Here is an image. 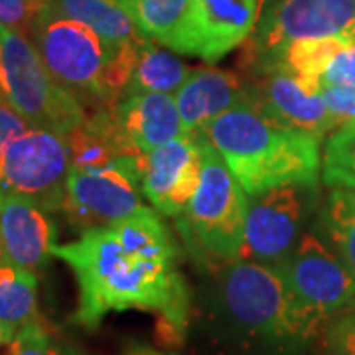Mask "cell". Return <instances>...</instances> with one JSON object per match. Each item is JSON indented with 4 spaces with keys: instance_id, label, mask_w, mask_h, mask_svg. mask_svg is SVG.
<instances>
[{
    "instance_id": "obj_1",
    "label": "cell",
    "mask_w": 355,
    "mask_h": 355,
    "mask_svg": "<svg viewBox=\"0 0 355 355\" xmlns=\"http://www.w3.org/2000/svg\"><path fill=\"white\" fill-rule=\"evenodd\" d=\"M53 257L73 270L79 304L73 320L95 330L111 312L142 310L158 318L160 340L182 343L190 318V288L178 266L170 231L146 205L109 227L55 245Z\"/></svg>"
},
{
    "instance_id": "obj_2",
    "label": "cell",
    "mask_w": 355,
    "mask_h": 355,
    "mask_svg": "<svg viewBox=\"0 0 355 355\" xmlns=\"http://www.w3.org/2000/svg\"><path fill=\"white\" fill-rule=\"evenodd\" d=\"M203 132L247 196L254 198L282 184H318L322 139L280 125L253 103L219 114Z\"/></svg>"
},
{
    "instance_id": "obj_3",
    "label": "cell",
    "mask_w": 355,
    "mask_h": 355,
    "mask_svg": "<svg viewBox=\"0 0 355 355\" xmlns=\"http://www.w3.org/2000/svg\"><path fill=\"white\" fill-rule=\"evenodd\" d=\"M219 302L239 334L270 355H296L308 345L294 324L291 300L275 265L231 261L219 277Z\"/></svg>"
},
{
    "instance_id": "obj_4",
    "label": "cell",
    "mask_w": 355,
    "mask_h": 355,
    "mask_svg": "<svg viewBox=\"0 0 355 355\" xmlns=\"http://www.w3.org/2000/svg\"><path fill=\"white\" fill-rule=\"evenodd\" d=\"M32 42L51 76L79 101L95 109L121 101L123 95L114 83V53L91 28L44 6Z\"/></svg>"
},
{
    "instance_id": "obj_5",
    "label": "cell",
    "mask_w": 355,
    "mask_h": 355,
    "mask_svg": "<svg viewBox=\"0 0 355 355\" xmlns=\"http://www.w3.org/2000/svg\"><path fill=\"white\" fill-rule=\"evenodd\" d=\"M275 266L288 294L294 324L306 343L322 336L334 318L355 304V277L314 233H304Z\"/></svg>"
},
{
    "instance_id": "obj_6",
    "label": "cell",
    "mask_w": 355,
    "mask_h": 355,
    "mask_svg": "<svg viewBox=\"0 0 355 355\" xmlns=\"http://www.w3.org/2000/svg\"><path fill=\"white\" fill-rule=\"evenodd\" d=\"M0 97L30 127L71 132L85 119V107L51 76L38 48L26 34L0 24Z\"/></svg>"
},
{
    "instance_id": "obj_7",
    "label": "cell",
    "mask_w": 355,
    "mask_h": 355,
    "mask_svg": "<svg viewBox=\"0 0 355 355\" xmlns=\"http://www.w3.org/2000/svg\"><path fill=\"white\" fill-rule=\"evenodd\" d=\"M202 156L200 188L188 205L191 233L205 253L231 263L239 259L245 239L247 191L205 132H202Z\"/></svg>"
},
{
    "instance_id": "obj_8",
    "label": "cell",
    "mask_w": 355,
    "mask_h": 355,
    "mask_svg": "<svg viewBox=\"0 0 355 355\" xmlns=\"http://www.w3.org/2000/svg\"><path fill=\"white\" fill-rule=\"evenodd\" d=\"M69 170L67 135L30 127L2 154L0 193H20L46 211H60L64 209Z\"/></svg>"
},
{
    "instance_id": "obj_9",
    "label": "cell",
    "mask_w": 355,
    "mask_h": 355,
    "mask_svg": "<svg viewBox=\"0 0 355 355\" xmlns=\"http://www.w3.org/2000/svg\"><path fill=\"white\" fill-rule=\"evenodd\" d=\"M304 38L355 44V0H277L263 10L249 44L251 65L275 62L288 44Z\"/></svg>"
},
{
    "instance_id": "obj_10",
    "label": "cell",
    "mask_w": 355,
    "mask_h": 355,
    "mask_svg": "<svg viewBox=\"0 0 355 355\" xmlns=\"http://www.w3.org/2000/svg\"><path fill=\"white\" fill-rule=\"evenodd\" d=\"M142 158L125 156L103 170L71 168L64 203L67 219L89 231L114 225L140 211L144 207L140 202Z\"/></svg>"
},
{
    "instance_id": "obj_11",
    "label": "cell",
    "mask_w": 355,
    "mask_h": 355,
    "mask_svg": "<svg viewBox=\"0 0 355 355\" xmlns=\"http://www.w3.org/2000/svg\"><path fill=\"white\" fill-rule=\"evenodd\" d=\"M316 191L318 184H282L254 196L239 259L266 265L282 261L302 239Z\"/></svg>"
},
{
    "instance_id": "obj_12",
    "label": "cell",
    "mask_w": 355,
    "mask_h": 355,
    "mask_svg": "<svg viewBox=\"0 0 355 355\" xmlns=\"http://www.w3.org/2000/svg\"><path fill=\"white\" fill-rule=\"evenodd\" d=\"M259 20V0H188L180 24L162 46L217 62L251 38Z\"/></svg>"
},
{
    "instance_id": "obj_13",
    "label": "cell",
    "mask_w": 355,
    "mask_h": 355,
    "mask_svg": "<svg viewBox=\"0 0 355 355\" xmlns=\"http://www.w3.org/2000/svg\"><path fill=\"white\" fill-rule=\"evenodd\" d=\"M253 79L247 85L251 101L266 116L288 128H296L318 139L334 132L342 123L331 113L322 93H310L280 64H261L249 67Z\"/></svg>"
},
{
    "instance_id": "obj_14",
    "label": "cell",
    "mask_w": 355,
    "mask_h": 355,
    "mask_svg": "<svg viewBox=\"0 0 355 355\" xmlns=\"http://www.w3.org/2000/svg\"><path fill=\"white\" fill-rule=\"evenodd\" d=\"M202 132L182 135L142 158V193L154 209L176 217L190 205L202 180Z\"/></svg>"
},
{
    "instance_id": "obj_15",
    "label": "cell",
    "mask_w": 355,
    "mask_h": 355,
    "mask_svg": "<svg viewBox=\"0 0 355 355\" xmlns=\"http://www.w3.org/2000/svg\"><path fill=\"white\" fill-rule=\"evenodd\" d=\"M58 241V229L46 209L20 193L0 200V261L42 272Z\"/></svg>"
},
{
    "instance_id": "obj_16",
    "label": "cell",
    "mask_w": 355,
    "mask_h": 355,
    "mask_svg": "<svg viewBox=\"0 0 355 355\" xmlns=\"http://www.w3.org/2000/svg\"><path fill=\"white\" fill-rule=\"evenodd\" d=\"M51 12L91 28L114 53V83L125 97L139 53L146 36L116 0H50ZM121 97V99H123Z\"/></svg>"
},
{
    "instance_id": "obj_17",
    "label": "cell",
    "mask_w": 355,
    "mask_h": 355,
    "mask_svg": "<svg viewBox=\"0 0 355 355\" xmlns=\"http://www.w3.org/2000/svg\"><path fill=\"white\" fill-rule=\"evenodd\" d=\"M247 103H253L247 83H243L237 73L216 67L193 69L176 93L178 111L186 135L203 132L219 114Z\"/></svg>"
},
{
    "instance_id": "obj_18",
    "label": "cell",
    "mask_w": 355,
    "mask_h": 355,
    "mask_svg": "<svg viewBox=\"0 0 355 355\" xmlns=\"http://www.w3.org/2000/svg\"><path fill=\"white\" fill-rule=\"evenodd\" d=\"M114 111L130 144L142 156L186 135L178 111L176 97L168 93L146 91L125 95L114 105Z\"/></svg>"
},
{
    "instance_id": "obj_19",
    "label": "cell",
    "mask_w": 355,
    "mask_h": 355,
    "mask_svg": "<svg viewBox=\"0 0 355 355\" xmlns=\"http://www.w3.org/2000/svg\"><path fill=\"white\" fill-rule=\"evenodd\" d=\"M71 168L103 170L125 156H142L130 144L113 107H99L79 127L67 132Z\"/></svg>"
},
{
    "instance_id": "obj_20",
    "label": "cell",
    "mask_w": 355,
    "mask_h": 355,
    "mask_svg": "<svg viewBox=\"0 0 355 355\" xmlns=\"http://www.w3.org/2000/svg\"><path fill=\"white\" fill-rule=\"evenodd\" d=\"M191 71L193 69L178 60L174 53L164 51L154 44V40L146 38L140 44L125 95L146 91L176 95Z\"/></svg>"
},
{
    "instance_id": "obj_21",
    "label": "cell",
    "mask_w": 355,
    "mask_h": 355,
    "mask_svg": "<svg viewBox=\"0 0 355 355\" xmlns=\"http://www.w3.org/2000/svg\"><path fill=\"white\" fill-rule=\"evenodd\" d=\"M345 46L349 44L342 38L294 40L275 62L268 64H280L282 67H286L292 76L298 77V81L304 85L306 91L322 93V83H320L322 73L331 62V58Z\"/></svg>"
},
{
    "instance_id": "obj_22",
    "label": "cell",
    "mask_w": 355,
    "mask_h": 355,
    "mask_svg": "<svg viewBox=\"0 0 355 355\" xmlns=\"http://www.w3.org/2000/svg\"><path fill=\"white\" fill-rule=\"evenodd\" d=\"M38 318L36 272L0 261V320L20 330Z\"/></svg>"
},
{
    "instance_id": "obj_23",
    "label": "cell",
    "mask_w": 355,
    "mask_h": 355,
    "mask_svg": "<svg viewBox=\"0 0 355 355\" xmlns=\"http://www.w3.org/2000/svg\"><path fill=\"white\" fill-rule=\"evenodd\" d=\"M320 225L334 253L342 259L343 265L355 277V190L331 186L320 211Z\"/></svg>"
},
{
    "instance_id": "obj_24",
    "label": "cell",
    "mask_w": 355,
    "mask_h": 355,
    "mask_svg": "<svg viewBox=\"0 0 355 355\" xmlns=\"http://www.w3.org/2000/svg\"><path fill=\"white\" fill-rule=\"evenodd\" d=\"M146 38L164 44L186 12L188 0H116Z\"/></svg>"
},
{
    "instance_id": "obj_25",
    "label": "cell",
    "mask_w": 355,
    "mask_h": 355,
    "mask_svg": "<svg viewBox=\"0 0 355 355\" xmlns=\"http://www.w3.org/2000/svg\"><path fill=\"white\" fill-rule=\"evenodd\" d=\"M322 178L328 186L355 190V121H345L330 135L322 154Z\"/></svg>"
},
{
    "instance_id": "obj_26",
    "label": "cell",
    "mask_w": 355,
    "mask_h": 355,
    "mask_svg": "<svg viewBox=\"0 0 355 355\" xmlns=\"http://www.w3.org/2000/svg\"><path fill=\"white\" fill-rule=\"evenodd\" d=\"M62 352L51 343L46 326L38 318L16 330L12 342L6 345L4 355H60Z\"/></svg>"
},
{
    "instance_id": "obj_27",
    "label": "cell",
    "mask_w": 355,
    "mask_h": 355,
    "mask_svg": "<svg viewBox=\"0 0 355 355\" xmlns=\"http://www.w3.org/2000/svg\"><path fill=\"white\" fill-rule=\"evenodd\" d=\"M324 355H355V310H345L324 330Z\"/></svg>"
},
{
    "instance_id": "obj_28",
    "label": "cell",
    "mask_w": 355,
    "mask_h": 355,
    "mask_svg": "<svg viewBox=\"0 0 355 355\" xmlns=\"http://www.w3.org/2000/svg\"><path fill=\"white\" fill-rule=\"evenodd\" d=\"M40 10L30 0H0V24L32 36Z\"/></svg>"
},
{
    "instance_id": "obj_29",
    "label": "cell",
    "mask_w": 355,
    "mask_h": 355,
    "mask_svg": "<svg viewBox=\"0 0 355 355\" xmlns=\"http://www.w3.org/2000/svg\"><path fill=\"white\" fill-rule=\"evenodd\" d=\"M324 87H355V44L338 51L322 73Z\"/></svg>"
},
{
    "instance_id": "obj_30",
    "label": "cell",
    "mask_w": 355,
    "mask_h": 355,
    "mask_svg": "<svg viewBox=\"0 0 355 355\" xmlns=\"http://www.w3.org/2000/svg\"><path fill=\"white\" fill-rule=\"evenodd\" d=\"M322 97L340 123L355 121V87H324Z\"/></svg>"
},
{
    "instance_id": "obj_31",
    "label": "cell",
    "mask_w": 355,
    "mask_h": 355,
    "mask_svg": "<svg viewBox=\"0 0 355 355\" xmlns=\"http://www.w3.org/2000/svg\"><path fill=\"white\" fill-rule=\"evenodd\" d=\"M30 125L0 97V154H4L8 144L18 137H22Z\"/></svg>"
},
{
    "instance_id": "obj_32",
    "label": "cell",
    "mask_w": 355,
    "mask_h": 355,
    "mask_svg": "<svg viewBox=\"0 0 355 355\" xmlns=\"http://www.w3.org/2000/svg\"><path fill=\"white\" fill-rule=\"evenodd\" d=\"M14 334H16V330H12L10 326H6L2 320H0V352L8 345V343L12 342V338H14ZM2 355V354H0Z\"/></svg>"
},
{
    "instance_id": "obj_33",
    "label": "cell",
    "mask_w": 355,
    "mask_h": 355,
    "mask_svg": "<svg viewBox=\"0 0 355 355\" xmlns=\"http://www.w3.org/2000/svg\"><path fill=\"white\" fill-rule=\"evenodd\" d=\"M127 355H172V354H160V352H156L153 347H146V345H135V347H130L127 352Z\"/></svg>"
},
{
    "instance_id": "obj_34",
    "label": "cell",
    "mask_w": 355,
    "mask_h": 355,
    "mask_svg": "<svg viewBox=\"0 0 355 355\" xmlns=\"http://www.w3.org/2000/svg\"><path fill=\"white\" fill-rule=\"evenodd\" d=\"M259 2H261V14H263V10H265V8H268L270 4H275L277 0H259Z\"/></svg>"
},
{
    "instance_id": "obj_35",
    "label": "cell",
    "mask_w": 355,
    "mask_h": 355,
    "mask_svg": "<svg viewBox=\"0 0 355 355\" xmlns=\"http://www.w3.org/2000/svg\"><path fill=\"white\" fill-rule=\"evenodd\" d=\"M30 2H32V4H36V6H40V8H44L50 0H30Z\"/></svg>"
},
{
    "instance_id": "obj_36",
    "label": "cell",
    "mask_w": 355,
    "mask_h": 355,
    "mask_svg": "<svg viewBox=\"0 0 355 355\" xmlns=\"http://www.w3.org/2000/svg\"><path fill=\"white\" fill-rule=\"evenodd\" d=\"M60 355H76V354H64V352H62V354H60Z\"/></svg>"
},
{
    "instance_id": "obj_37",
    "label": "cell",
    "mask_w": 355,
    "mask_h": 355,
    "mask_svg": "<svg viewBox=\"0 0 355 355\" xmlns=\"http://www.w3.org/2000/svg\"><path fill=\"white\" fill-rule=\"evenodd\" d=\"M354 308H355V304H354Z\"/></svg>"
}]
</instances>
